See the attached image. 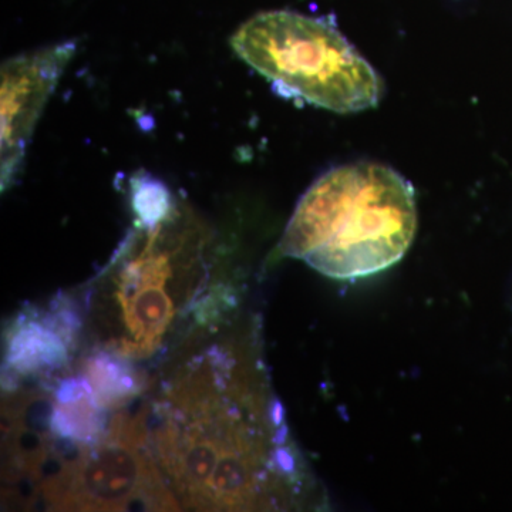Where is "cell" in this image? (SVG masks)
Returning a JSON list of instances; mask_svg holds the SVG:
<instances>
[{
    "instance_id": "obj_7",
    "label": "cell",
    "mask_w": 512,
    "mask_h": 512,
    "mask_svg": "<svg viewBox=\"0 0 512 512\" xmlns=\"http://www.w3.org/2000/svg\"><path fill=\"white\" fill-rule=\"evenodd\" d=\"M83 330L82 311L63 293L49 309H23L6 329L3 387L15 389L22 382H45L72 372Z\"/></svg>"
},
{
    "instance_id": "obj_2",
    "label": "cell",
    "mask_w": 512,
    "mask_h": 512,
    "mask_svg": "<svg viewBox=\"0 0 512 512\" xmlns=\"http://www.w3.org/2000/svg\"><path fill=\"white\" fill-rule=\"evenodd\" d=\"M220 284L211 279L210 229L187 207L151 227L134 225L87 285L82 315L93 348L136 365L160 359L188 338Z\"/></svg>"
},
{
    "instance_id": "obj_9",
    "label": "cell",
    "mask_w": 512,
    "mask_h": 512,
    "mask_svg": "<svg viewBox=\"0 0 512 512\" xmlns=\"http://www.w3.org/2000/svg\"><path fill=\"white\" fill-rule=\"evenodd\" d=\"M130 191L136 224L144 227H151L165 220L178 205L168 188L147 174L134 177Z\"/></svg>"
},
{
    "instance_id": "obj_6",
    "label": "cell",
    "mask_w": 512,
    "mask_h": 512,
    "mask_svg": "<svg viewBox=\"0 0 512 512\" xmlns=\"http://www.w3.org/2000/svg\"><path fill=\"white\" fill-rule=\"evenodd\" d=\"M74 52L76 43L62 42L2 64V191L18 180L37 121Z\"/></svg>"
},
{
    "instance_id": "obj_8",
    "label": "cell",
    "mask_w": 512,
    "mask_h": 512,
    "mask_svg": "<svg viewBox=\"0 0 512 512\" xmlns=\"http://www.w3.org/2000/svg\"><path fill=\"white\" fill-rule=\"evenodd\" d=\"M76 370L86 377L97 402L110 413L128 409L153 386V380L136 363L100 348L84 353Z\"/></svg>"
},
{
    "instance_id": "obj_1",
    "label": "cell",
    "mask_w": 512,
    "mask_h": 512,
    "mask_svg": "<svg viewBox=\"0 0 512 512\" xmlns=\"http://www.w3.org/2000/svg\"><path fill=\"white\" fill-rule=\"evenodd\" d=\"M215 328V326H214ZM192 330L146 404L148 439L181 510L262 505L274 470L256 366L239 336Z\"/></svg>"
},
{
    "instance_id": "obj_4",
    "label": "cell",
    "mask_w": 512,
    "mask_h": 512,
    "mask_svg": "<svg viewBox=\"0 0 512 512\" xmlns=\"http://www.w3.org/2000/svg\"><path fill=\"white\" fill-rule=\"evenodd\" d=\"M231 46L282 92L313 106L357 113L382 99L376 70L325 19L289 10L258 13L234 33Z\"/></svg>"
},
{
    "instance_id": "obj_5",
    "label": "cell",
    "mask_w": 512,
    "mask_h": 512,
    "mask_svg": "<svg viewBox=\"0 0 512 512\" xmlns=\"http://www.w3.org/2000/svg\"><path fill=\"white\" fill-rule=\"evenodd\" d=\"M28 501L52 511H178L148 439L146 404L113 413L106 436L47 458ZM26 501V503H28Z\"/></svg>"
},
{
    "instance_id": "obj_3",
    "label": "cell",
    "mask_w": 512,
    "mask_h": 512,
    "mask_svg": "<svg viewBox=\"0 0 512 512\" xmlns=\"http://www.w3.org/2000/svg\"><path fill=\"white\" fill-rule=\"evenodd\" d=\"M416 228V197L406 178L383 164L342 165L303 194L279 254L329 278H365L399 262Z\"/></svg>"
}]
</instances>
